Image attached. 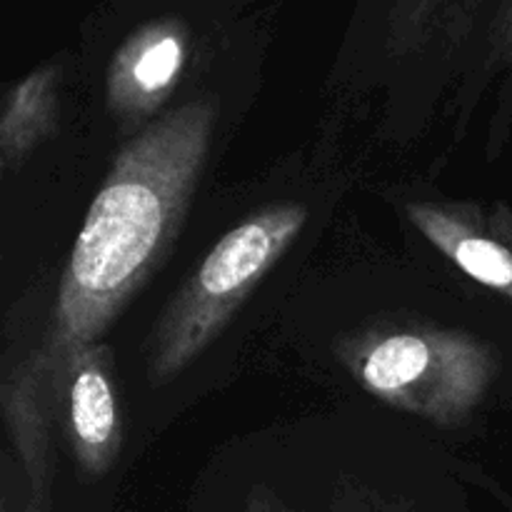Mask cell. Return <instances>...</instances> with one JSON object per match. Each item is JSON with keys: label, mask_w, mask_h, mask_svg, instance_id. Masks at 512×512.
I'll return each mask as SVG.
<instances>
[{"label": "cell", "mask_w": 512, "mask_h": 512, "mask_svg": "<svg viewBox=\"0 0 512 512\" xmlns=\"http://www.w3.org/2000/svg\"><path fill=\"white\" fill-rule=\"evenodd\" d=\"M213 108L193 100L130 140L95 193L60 278L45 383L73 355L100 343L130 295L158 268L180 228L208 153Z\"/></svg>", "instance_id": "cell-1"}, {"label": "cell", "mask_w": 512, "mask_h": 512, "mask_svg": "<svg viewBox=\"0 0 512 512\" xmlns=\"http://www.w3.org/2000/svg\"><path fill=\"white\" fill-rule=\"evenodd\" d=\"M305 208L280 205L225 233L160 318L150 343V378L168 383L203 353L255 285L303 230Z\"/></svg>", "instance_id": "cell-2"}, {"label": "cell", "mask_w": 512, "mask_h": 512, "mask_svg": "<svg viewBox=\"0 0 512 512\" xmlns=\"http://www.w3.org/2000/svg\"><path fill=\"white\" fill-rule=\"evenodd\" d=\"M345 363L375 398L435 423L465 418L498 375L488 345L438 328L363 335L345 350Z\"/></svg>", "instance_id": "cell-3"}, {"label": "cell", "mask_w": 512, "mask_h": 512, "mask_svg": "<svg viewBox=\"0 0 512 512\" xmlns=\"http://www.w3.org/2000/svg\"><path fill=\"white\" fill-rule=\"evenodd\" d=\"M48 385L60 400L65 430L83 473L105 475L123 440L110 350L100 343L88 345Z\"/></svg>", "instance_id": "cell-4"}, {"label": "cell", "mask_w": 512, "mask_h": 512, "mask_svg": "<svg viewBox=\"0 0 512 512\" xmlns=\"http://www.w3.org/2000/svg\"><path fill=\"white\" fill-rule=\"evenodd\" d=\"M415 228L443 250L460 270L485 288L512 300V215L480 218L475 210L413 203L408 208Z\"/></svg>", "instance_id": "cell-5"}, {"label": "cell", "mask_w": 512, "mask_h": 512, "mask_svg": "<svg viewBox=\"0 0 512 512\" xmlns=\"http://www.w3.org/2000/svg\"><path fill=\"white\" fill-rule=\"evenodd\" d=\"M188 38L178 20H155L135 30L108 70V98L115 113L145 115L178 83Z\"/></svg>", "instance_id": "cell-6"}, {"label": "cell", "mask_w": 512, "mask_h": 512, "mask_svg": "<svg viewBox=\"0 0 512 512\" xmlns=\"http://www.w3.org/2000/svg\"><path fill=\"white\" fill-rule=\"evenodd\" d=\"M55 113V73L50 68L35 70L15 85L5 100L0 140H3L5 165L20 163L30 148L53 125Z\"/></svg>", "instance_id": "cell-7"}, {"label": "cell", "mask_w": 512, "mask_h": 512, "mask_svg": "<svg viewBox=\"0 0 512 512\" xmlns=\"http://www.w3.org/2000/svg\"><path fill=\"white\" fill-rule=\"evenodd\" d=\"M28 380H20V383H15L13 378L8 380V388H5V410H8L10 428H13L18 448L25 458V468H28L30 478H33L35 495H43L45 433L38 405L28 403L30 393H33V388H28Z\"/></svg>", "instance_id": "cell-8"}, {"label": "cell", "mask_w": 512, "mask_h": 512, "mask_svg": "<svg viewBox=\"0 0 512 512\" xmlns=\"http://www.w3.org/2000/svg\"><path fill=\"white\" fill-rule=\"evenodd\" d=\"M250 512H270V510H265V508H253Z\"/></svg>", "instance_id": "cell-9"}]
</instances>
